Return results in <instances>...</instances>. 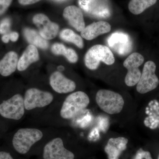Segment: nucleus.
I'll return each mask as SVG.
<instances>
[{
	"label": "nucleus",
	"instance_id": "6",
	"mask_svg": "<svg viewBox=\"0 0 159 159\" xmlns=\"http://www.w3.org/2000/svg\"><path fill=\"white\" fill-rule=\"evenodd\" d=\"M24 99L25 110L30 111L50 105L54 100V96L50 92L31 88L26 91Z\"/></svg>",
	"mask_w": 159,
	"mask_h": 159
},
{
	"label": "nucleus",
	"instance_id": "11",
	"mask_svg": "<svg viewBox=\"0 0 159 159\" xmlns=\"http://www.w3.org/2000/svg\"><path fill=\"white\" fill-rule=\"evenodd\" d=\"M49 82L52 89L59 94L71 93L75 90L76 88L74 81L66 77L59 71H55L51 74Z\"/></svg>",
	"mask_w": 159,
	"mask_h": 159
},
{
	"label": "nucleus",
	"instance_id": "2",
	"mask_svg": "<svg viewBox=\"0 0 159 159\" xmlns=\"http://www.w3.org/2000/svg\"><path fill=\"white\" fill-rule=\"evenodd\" d=\"M90 99L82 91H77L68 96L64 101L60 111L62 119H70L76 116L88 106Z\"/></svg>",
	"mask_w": 159,
	"mask_h": 159
},
{
	"label": "nucleus",
	"instance_id": "12",
	"mask_svg": "<svg viewBox=\"0 0 159 159\" xmlns=\"http://www.w3.org/2000/svg\"><path fill=\"white\" fill-rule=\"evenodd\" d=\"M128 140L125 137L111 138L104 148L108 159H119L122 152L127 148Z\"/></svg>",
	"mask_w": 159,
	"mask_h": 159
},
{
	"label": "nucleus",
	"instance_id": "24",
	"mask_svg": "<svg viewBox=\"0 0 159 159\" xmlns=\"http://www.w3.org/2000/svg\"><path fill=\"white\" fill-rule=\"evenodd\" d=\"M40 1L41 0H18V2L21 5L26 6L34 4Z\"/></svg>",
	"mask_w": 159,
	"mask_h": 159
},
{
	"label": "nucleus",
	"instance_id": "1",
	"mask_svg": "<svg viewBox=\"0 0 159 159\" xmlns=\"http://www.w3.org/2000/svg\"><path fill=\"white\" fill-rule=\"evenodd\" d=\"M43 137L42 132L36 128H25L18 129L13 136L12 145L15 150L21 155H25L31 147Z\"/></svg>",
	"mask_w": 159,
	"mask_h": 159
},
{
	"label": "nucleus",
	"instance_id": "14",
	"mask_svg": "<svg viewBox=\"0 0 159 159\" xmlns=\"http://www.w3.org/2000/svg\"><path fill=\"white\" fill-rule=\"evenodd\" d=\"M111 30V26L109 23L100 21L92 23L85 27L81 31V36L84 39L91 40L99 35L108 33Z\"/></svg>",
	"mask_w": 159,
	"mask_h": 159
},
{
	"label": "nucleus",
	"instance_id": "7",
	"mask_svg": "<svg viewBox=\"0 0 159 159\" xmlns=\"http://www.w3.org/2000/svg\"><path fill=\"white\" fill-rule=\"evenodd\" d=\"M156 65L153 61H148L145 62L141 77L137 84V91L139 93H146L157 87L159 80L156 75Z\"/></svg>",
	"mask_w": 159,
	"mask_h": 159
},
{
	"label": "nucleus",
	"instance_id": "23",
	"mask_svg": "<svg viewBox=\"0 0 159 159\" xmlns=\"http://www.w3.org/2000/svg\"><path fill=\"white\" fill-rule=\"evenodd\" d=\"M12 2V0H0V15L6 12Z\"/></svg>",
	"mask_w": 159,
	"mask_h": 159
},
{
	"label": "nucleus",
	"instance_id": "27",
	"mask_svg": "<svg viewBox=\"0 0 159 159\" xmlns=\"http://www.w3.org/2000/svg\"><path fill=\"white\" fill-rule=\"evenodd\" d=\"M2 40L3 43H7L9 42L10 40V36H9V33L3 34L2 37Z\"/></svg>",
	"mask_w": 159,
	"mask_h": 159
},
{
	"label": "nucleus",
	"instance_id": "3",
	"mask_svg": "<svg viewBox=\"0 0 159 159\" xmlns=\"http://www.w3.org/2000/svg\"><path fill=\"white\" fill-rule=\"evenodd\" d=\"M96 101L100 109L110 115L121 112L125 102L120 94L107 89H100L96 94Z\"/></svg>",
	"mask_w": 159,
	"mask_h": 159
},
{
	"label": "nucleus",
	"instance_id": "19",
	"mask_svg": "<svg viewBox=\"0 0 159 159\" xmlns=\"http://www.w3.org/2000/svg\"><path fill=\"white\" fill-rule=\"evenodd\" d=\"M157 1V0H131L129 3V10L132 14L139 15L155 5Z\"/></svg>",
	"mask_w": 159,
	"mask_h": 159
},
{
	"label": "nucleus",
	"instance_id": "9",
	"mask_svg": "<svg viewBox=\"0 0 159 159\" xmlns=\"http://www.w3.org/2000/svg\"><path fill=\"white\" fill-rule=\"evenodd\" d=\"M43 158V159H74L75 155L65 147L61 138H56L45 145Z\"/></svg>",
	"mask_w": 159,
	"mask_h": 159
},
{
	"label": "nucleus",
	"instance_id": "10",
	"mask_svg": "<svg viewBox=\"0 0 159 159\" xmlns=\"http://www.w3.org/2000/svg\"><path fill=\"white\" fill-rule=\"evenodd\" d=\"M33 22L38 28L41 36L45 39H53L57 35L59 26L51 22L45 15L42 13L35 15L33 18Z\"/></svg>",
	"mask_w": 159,
	"mask_h": 159
},
{
	"label": "nucleus",
	"instance_id": "18",
	"mask_svg": "<svg viewBox=\"0 0 159 159\" xmlns=\"http://www.w3.org/2000/svg\"><path fill=\"white\" fill-rule=\"evenodd\" d=\"M51 51L56 55H63L70 62L75 63L78 59V55L73 49L66 48L61 43H55L51 47Z\"/></svg>",
	"mask_w": 159,
	"mask_h": 159
},
{
	"label": "nucleus",
	"instance_id": "8",
	"mask_svg": "<svg viewBox=\"0 0 159 159\" xmlns=\"http://www.w3.org/2000/svg\"><path fill=\"white\" fill-rule=\"evenodd\" d=\"M144 61V57L137 52L131 54L124 61L123 66L127 70L125 79L126 85L134 86L139 82L142 74L139 67L142 65Z\"/></svg>",
	"mask_w": 159,
	"mask_h": 159
},
{
	"label": "nucleus",
	"instance_id": "13",
	"mask_svg": "<svg viewBox=\"0 0 159 159\" xmlns=\"http://www.w3.org/2000/svg\"><path fill=\"white\" fill-rule=\"evenodd\" d=\"M63 16L77 31L81 32L85 28L83 15L81 10L77 6H70L66 7Z\"/></svg>",
	"mask_w": 159,
	"mask_h": 159
},
{
	"label": "nucleus",
	"instance_id": "22",
	"mask_svg": "<svg viewBox=\"0 0 159 159\" xmlns=\"http://www.w3.org/2000/svg\"><path fill=\"white\" fill-rule=\"evenodd\" d=\"M134 159H152L150 152L141 148L137 152Z\"/></svg>",
	"mask_w": 159,
	"mask_h": 159
},
{
	"label": "nucleus",
	"instance_id": "4",
	"mask_svg": "<svg viewBox=\"0 0 159 159\" xmlns=\"http://www.w3.org/2000/svg\"><path fill=\"white\" fill-rule=\"evenodd\" d=\"M84 61L87 68L93 70L98 69L100 61L107 65H112L115 62V58L108 47L98 44L89 49L84 56Z\"/></svg>",
	"mask_w": 159,
	"mask_h": 159
},
{
	"label": "nucleus",
	"instance_id": "20",
	"mask_svg": "<svg viewBox=\"0 0 159 159\" xmlns=\"http://www.w3.org/2000/svg\"><path fill=\"white\" fill-rule=\"evenodd\" d=\"M60 36L63 40L73 43L79 48H84V44L82 37L71 29H64L61 32Z\"/></svg>",
	"mask_w": 159,
	"mask_h": 159
},
{
	"label": "nucleus",
	"instance_id": "21",
	"mask_svg": "<svg viewBox=\"0 0 159 159\" xmlns=\"http://www.w3.org/2000/svg\"><path fill=\"white\" fill-rule=\"evenodd\" d=\"M11 27V21L9 18L3 19L0 23V34H6L8 33Z\"/></svg>",
	"mask_w": 159,
	"mask_h": 159
},
{
	"label": "nucleus",
	"instance_id": "16",
	"mask_svg": "<svg viewBox=\"0 0 159 159\" xmlns=\"http://www.w3.org/2000/svg\"><path fill=\"white\" fill-rule=\"evenodd\" d=\"M39 59V54L37 48L33 45H29L19 59L17 70L19 71L25 70L31 64L36 62Z\"/></svg>",
	"mask_w": 159,
	"mask_h": 159
},
{
	"label": "nucleus",
	"instance_id": "5",
	"mask_svg": "<svg viewBox=\"0 0 159 159\" xmlns=\"http://www.w3.org/2000/svg\"><path fill=\"white\" fill-rule=\"evenodd\" d=\"M24 97L16 94L0 104V115L6 119L19 120L25 113Z\"/></svg>",
	"mask_w": 159,
	"mask_h": 159
},
{
	"label": "nucleus",
	"instance_id": "26",
	"mask_svg": "<svg viewBox=\"0 0 159 159\" xmlns=\"http://www.w3.org/2000/svg\"><path fill=\"white\" fill-rule=\"evenodd\" d=\"M10 39L12 42H15L19 38V34L17 32L13 31V32L9 33Z\"/></svg>",
	"mask_w": 159,
	"mask_h": 159
},
{
	"label": "nucleus",
	"instance_id": "17",
	"mask_svg": "<svg viewBox=\"0 0 159 159\" xmlns=\"http://www.w3.org/2000/svg\"><path fill=\"white\" fill-rule=\"evenodd\" d=\"M24 34L26 39L31 44L44 50L48 48L49 44L47 39L42 37L35 30L27 28L24 30Z\"/></svg>",
	"mask_w": 159,
	"mask_h": 159
},
{
	"label": "nucleus",
	"instance_id": "15",
	"mask_svg": "<svg viewBox=\"0 0 159 159\" xmlns=\"http://www.w3.org/2000/svg\"><path fill=\"white\" fill-rule=\"evenodd\" d=\"M17 54L10 51L0 61V74L3 77H8L15 72L18 62Z\"/></svg>",
	"mask_w": 159,
	"mask_h": 159
},
{
	"label": "nucleus",
	"instance_id": "25",
	"mask_svg": "<svg viewBox=\"0 0 159 159\" xmlns=\"http://www.w3.org/2000/svg\"><path fill=\"white\" fill-rule=\"evenodd\" d=\"M0 159H14L9 152L0 151Z\"/></svg>",
	"mask_w": 159,
	"mask_h": 159
},
{
	"label": "nucleus",
	"instance_id": "28",
	"mask_svg": "<svg viewBox=\"0 0 159 159\" xmlns=\"http://www.w3.org/2000/svg\"><path fill=\"white\" fill-rule=\"evenodd\" d=\"M158 159H159V155L158 158Z\"/></svg>",
	"mask_w": 159,
	"mask_h": 159
}]
</instances>
